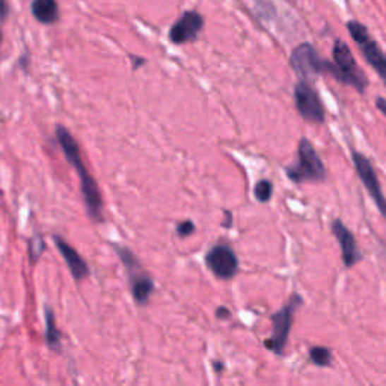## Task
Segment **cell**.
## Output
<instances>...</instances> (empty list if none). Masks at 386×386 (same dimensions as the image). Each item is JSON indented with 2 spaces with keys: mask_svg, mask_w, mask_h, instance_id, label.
<instances>
[{
  "mask_svg": "<svg viewBox=\"0 0 386 386\" xmlns=\"http://www.w3.org/2000/svg\"><path fill=\"white\" fill-rule=\"evenodd\" d=\"M56 136L65 157H67V160L73 164V168L79 174L80 189L85 198L88 215H90L94 222H103V196L100 189H98V184L94 180V176L88 172L85 167L79 143H77L73 135L64 126L56 127Z\"/></svg>",
  "mask_w": 386,
  "mask_h": 386,
  "instance_id": "1",
  "label": "cell"
},
{
  "mask_svg": "<svg viewBox=\"0 0 386 386\" xmlns=\"http://www.w3.org/2000/svg\"><path fill=\"white\" fill-rule=\"evenodd\" d=\"M334 64L323 61L322 64V73H327L329 76L335 77L337 80L343 82L346 85H350L355 88L358 92L366 91L367 86V77L363 71L358 67V64L353 58V54L344 41H335L334 44Z\"/></svg>",
  "mask_w": 386,
  "mask_h": 386,
  "instance_id": "2",
  "label": "cell"
},
{
  "mask_svg": "<svg viewBox=\"0 0 386 386\" xmlns=\"http://www.w3.org/2000/svg\"><path fill=\"white\" fill-rule=\"evenodd\" d=\"M285 174L296 184L323 183L327 176L322 159H320L313 143L306 138H302L299 140L297 162L287 168Z\"/></svg>",
  "mask_w": 386,
  "mask_h": 386,
  "instance_id": "3",
  "label": "cell"
},
{
  "mask_svg": "<svg viewBox=\"0 0 386 386\" xmlns=\"http://www.w3.org/2000/svg\"><path fill=\"white\" fill-rule=\"evenodd\" d=\"M303 303L299 294H293L287 305H284L278 313L272 315V337L264 339V347L273 351L275 355L282 356L287 344H289L290 332L294 322V313Z\"/></svg>",
  "mask_w": 386,
  "mask_h": 386,
  "instance_id": "4",
  "label": "cell"
},
{
  "mask_svg": "<svg viewBox=\"0 0 386 386\" xmlns=\"http://www.w3.org/2000/svg\"><path fill=\"white\" fill-rule=\"evenodd\" d=\"M115 251L118 252V255H119L121 261H123L124 267L127 270L128 284H130L131 293H133L135 301L139 305H147L151 299L152 291H154L152 278L145 272V269L142 267V264L138 260V257L128 248L116 246Z\"/></svg>",
  "mask_w": 386,
  "mask_h": 386,
  "instance_id": "5",
  "label": "cell"
},
{
  "mask_svg": "<svg viewBox=\"0 0 386 386\" xmlns=\"http://www.w3.org/2000/svg\"><path fill=\"white\" fill-rule=\"evenodd\" d=\"M296 107L308 123L322 124L325 121V107L318 94L306 82H299L294 90Z\"/></svg>",
  "mask_w": 386,
  "mask_h": 386,
  "instance_id": "6",
  "label": "cell"
},
{
  "mask_svg": "<svg viewBox=\"0 0 386 386\" xmlns=\"http://www.w3.org/2000/svg\"><path fill=\"white\" fill-rule=\"evenodd\" d=\"M351 159H353V163H355V169L358 172L359 180L362 181L363 186H366V189L371 195L373 201L376 203L383 217H386V198L382 192L380 181L378 179L376 171H374V168H373L371 162L366 156H363V154L356 152V151L351 152Z\"/></svg>",
  "mask_w": 386,
  "mask_h": 386,
  "instance_id": "7",
  "label": "cell"
},
{
  "mask_svg": "<svg viewBox=\"0 0 386 386\" xmlns=\"http://www.w3.org/2000/svg\"><path fill=\"white\" fill-rule=\"evenodd\" d=\"M207 267L219 279H231L239 272V260L236 252L228 245H216L205 255Z\"/></svg>",
  "mask_w": 386,
  "mask_h": 386,
  "instance_id": "8",
  "label": "cell"
},
{
  "mask_svg": "<svg viewBox=\"0 0 386 386\" xmlns=\"http://www.w3.org/2000/svg\"><path fill=\"white\" fill-rule=\"evenodd\" d=\"M322 64L323 61L318 58L315 49L308 42L297 46L290 56L291 68L306 79H313L314 76L322 73Z\"/></svg>",
  "mask_w": 386,
  "mask_h": 386,
  "instance_id": "9",
  "label": "cell"
},
{
  "mask_svg": "<svg viewBox=\"0 0 386 386\" xmlns=\"http://www.w3.org/2000/svg\"><path fill=\"white\" fill-rule=\"evenodd\" d=\"M332 234L335 236L338 245L341 248V258L346 267L356 266L362 261V252L358 248L356 239L351 231L343 224V220L335 219L332 222Z\"/></svg>",
  "mask_w": 386,
  "mask_h": 386,
  "instance_id": "10",
  "label": "cell"
},
{
  "mask_svg": "<svg viewBox=\"0 0 386 386\" xmlns=\"http://www.w3.org/2000/svg\"><path fill=\"white\" fill-rule=\"evenodd\" d=\"M204 28V18L201 14L189 11L184 13L180 20H176L171 28L169 38L174 44H184L195 41Z\"/></svg>",
  "mask_w": 386,
  "mask_h": 386,
  "instance_id": "11",
  "label": "cell"
},
{
  "mask_svg": "<svg viewBox=\"0 0 386 386\" xmlns=\"http://www.w3.org/2000/svg\"><path fill=\"white\" fill-rule=\"evenodd\" d=\"M53 241L56 243V248L59 249L65 263H67V266L76 281H82L90 277V266H88L86 261L82 258L79 252H77L70 243H67V241L59 236H53Z\"/></svg>",
  "mask_w": 386,
  "mask_h": 386,
  "instance_id": "12",
  "label": "cell"
},
{
  "mask_svg": "<svg viewBox=\"0 0 386 386\" xmlns=\"http://www.w3.org/2000/svg\"><path fill=\"white\" fill-rule=\"evenodd\" d=\"M358 46L363 54V58L367 59V62L386 79V54L382 52L379 44L376 41H373L371 37L368 35L363 40H361L358 42Z\"/></svg>",
  "mask_w": 386,
  "mask_h": 386,
  "instance_id": "13",
  "label": "cell"
},
{
  "mask_svg": "<svg viewBox=\"0 0 386 386\" xmlns=\"http://www.w3.org/2000/svg\"><path fill=\"white\" fill-rule=\"evenodd\" d=\"M32 14L42 25H54L59 20V8L56 0H34Z\"/></svg>",
  "mask_w": 386,
  "mask_h": 386,
  "instance_id": "14",
  "label": "cell"
},
{
  "mask_svg": "<svg viewBox=\"0 0 386 386\" xmlns=\"http://www.w3.org/2000/svg\"><path fill=\"white\" fill-rule=\"evenodd\" d=\"M44 317H46V341L52 350H59L61 349V330L58 329L56 325V317H54V313L50 310V308H46V313H44Z\"/></svg>",
  "mask_w": 386,
  "mask_h": 386,
  "instance_id": "15",
  "label": "cell"
},
{
  "mask_svg": "<svg viewBox=\"0 0 386 386\" xmlns=\"http://www.w3.org/2000/svg\"><path fill=\"white\" fill-rule=\"evenodd\" d=\"M310 358L314 362V366L322 367V368H326L332 363V353H330L327 347H323V346L311 347Z\"/></svg>",
  "mask_w": 386,
  "mask_h": 386,
  "instance_id": "16",
  "label": "cell"
},
{
  "mask_svg": "<svg viewBox=\"0 0 386 386\" xmlns=\"http://www.w3.org/2000/svg\"><path fill=\"white\" fill-rule=\"evenodd\" d=\"M253 195H255L258 203H269L273 195V184L269 180H261L253 187Z\"/></svg>",
  "mask_w": 386,
  "mask_h": 386,
  "instance_id": "17",
  "label": "cell"
},
{
  "mask_svg": "<svg viewBox=\"0 0 386 386\" xmlns=\"http://www.w3.org/2000/svg\"><path fill=\"white\" fill-rule=\"evenodd\" d=\"M44 252V241L41 237H34L29 243V257L32 263H37L38 258L41 257V253Z\"/></svg>",
  "mask_w": 386,
  "mask_h": 386,
  "instance_id": "18",
  "label": "cell"
},
{
  "mask_svg": "<svg viewBox=\"0 0 386 386\" xmlns=\"http://www.w3.org/2000/svg\"><path fill=\"white\" fill-rule=\"evenodd\" d=\"M176 233H179L180 237H187L195 233V225L192 220H183V222L176 227Z\"/></svg>",
  "mask_w": 386,
  "mask_h": 386,
  "instance_id": "19",
  "label": "cell"
},
{
  "mask_svg": "<svg viewBox=\"0 0 386 386\" xmlns=\"http://www.w3.org/2000/svg\"><path fill=\"white\" fill-rule=\"evenodd\" d=\"M216 317H217L219 320H227V318L231 317V313H229L228 308H225V306H219V308H217V311H216Z\"/></svg>",
  "mask_w": 386,
  "mask_h": 386,
  "instance_id": "20",
  "label": "cell"
},
{
  "mask_svg": "<svg viewBox=\"0 0 386 386\" xmlns=\"http://www.w3.org/2000/svg\"><path fill=\"white\" fill-rule=\"evenodd\" d=\"M8 17V2L0 0V21H5Z\"/></svg>",
  "mask_w": 386,
  "mask_h": 386,
  "instance_id": "21",
  "label": "cell"
},
{
  "mask_svg": "<svg viewBox=\"0 0 386 386\" xmlns=\"http://www.w3.org/2000/svg\"><path fill=\"white\" fill-rule=\"evenodd\" d=\"M376 106H378V109L380 110V112L386 116V100H385V98H378V100H376Z\"/></svg>",
  "mask_w": 386,
  "mask_h": 386,
  "instance_id": "22",
  "label": "cell"
},
{
  "mask_svg": "<svg viewBox=\"0 0 386 386\" xmlns=\"http://www.w3.org/2000/svg\"><path fill=\"white\" fill-rule=\"evenodd\" d=\"M225 222L222 224L225 228H229L231 227V222H233V216H231V213L229 212H225Z\"/></svg>",
  "mask_w": 386,
  "mask_h": 386,
  "instance_id": "23",
  "label": "cell"
},
{
  "mask_svg": "<svg viewBox=\"0 0 386 386\" xmlns=\"http://www.w3.org/2000/svg\"><path fill=\"white\" fill-rule=\"evenodd\" d=\"M131 59L135 61V68H138V65L140 67V65L145 64V59H140V58H136V56H131Z\"/></svg>",
  "mask_w": 386,
  "mask_h": 386,
  "instance_id": "24",
  "label": "cell"
},
{
  "mask_svg": "<svg viewBox=\"0 0 386 386\" xmlns=\"http://www.w3.org/2000/svg\"><path fill=\"white\" fill-rule=\"evenodd\" d=\"M215 367H216V371H220V370H222V366H220V363H215Z\"/></svg>",
  "mask_w": 386,
  "mask_h": 386,
  "instance_id": "25",
  "label": "cell"
},
{
  "mask_svg": "<svg viewBox=\"0 0 386 386\" xmlns=\"http://www.w3.org/2000/svg\"><path fill=\"white\" fill-rule=\"evenodd\" d=\"M2 40H4V37H2V30H0V44H2Z\"/></svg>",
  "mask_w": 386,
  "mask_h": 386,
  "instance_id": "26",
  "label": "cell"
},
{
  "mask_svg": "<svg viewBox=\"0 0 386 386\" xmlns=\"http://www.w3.org/2000/svg\"><path fill=\"white\" fill-rule=\"evenodd\" d=\"M385 83H386V79H385Z\"/></svg>",
  "mask_w": 386,
  "mask_h": 386,
  "instance_id": "27",
  "label": "cell"
}]
</instances>
